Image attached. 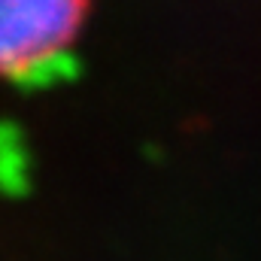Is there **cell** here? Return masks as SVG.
Segmentation results:
<instances>
[{"instance_id": "1", "label": "cell", "mask_w": 261, "mask_h": 261, "mask_svg": "<svg viewBox=\"0 0 261 261\" xmlns=\"http://www.w3.org/2000/svg\"><path fill=\"white\" fill-rule=\"evenodd\" d=\"M85 15L88 0H0V79L46 76L70 55Z\"/></svg>"}]
</instances>
